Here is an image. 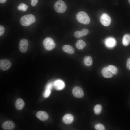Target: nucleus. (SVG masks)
<instances>
[{"mask_svg":"<svg viewBox=\"0 0 130 130\" xmlns=\"http://www.w3.org/2000/svg\"><path fill=\"white\" fill-rule=\"evenodd\" d=\"M36 21L35 16L33 15L29 14L22 16L20 20L21 25L24 26H28Z\"/></svg>","mask_w":130,"mask_h":130,"instance_id":"1","label":"nucleus"},{"mask_svg":"<svg viewBox=\"0 0 130 130\" xmlns=\"http://www.w3.org/2000/svg\"><path fill=\"white\" fill-rule=\"evenodd\" d=\"M76 17L77 21L82 24L87 25L90 22V17L84 12L81 11L79 12L77 14Z\"/></svg>","mask_w":130,"mask_h":130,"instance_id":"2","label":"nucleus"},{"mask_svg":"<svg viewBox=\"0 0 130 130\" xmlns=\"http://www.w3.org/2000/svg\"><path fill=\"white\" fill-rule=\"evenodd\" d=\"M54 8L57 12L61 13H63L66 11L67 7L64 1L62 0H58L55 3Z\"/></svg>","mask_w":130,"mask_h":130,"instance_id":"3","label":"nucleus"},{"mask_svg":"<svg viewBox=\"0 0 130 130\" xmlns=\"http://www.w3.org/2000/svg\"><path fill=\"white\" fill-rule=\"evenodd\" d=\"M43 44L45 48L47 50H51L55 46V44L53 40L49 37H47L44 39Z\"/></svg>","mask_w":130,"mask_h":130,"instance_id":"4","label":"nucleus"},{"mask_svg":"<svg viewBox=\"0 0 130 130\" xmlns=\"http://www.w3.org/2000/svg\"><path fill=\"white\" fill-rule=\"evenodd\" d=\"M100 20L101 24L103 26H106L109 25L111 21L110 17L105 13L103 14L101 16Z\"/></svg>","mask_w":130,"mask_h":130,"instance_id":"5","label":"nucleus"},{"mask_svg":"<svg viewBox=\"0 0 130 130\" xmlns=\"http://www.w3.org/2000/svg\"><path fill=\"white\" fill-rule=\"evenodd\" d=\"M28 45V42L25 39H21L19 44V47L20 51L22 53H25L27 51Z\"/></svg>","mask_w":130,"mask_h":130,"instance_id":"6","label":"nucleus"},{"mask_svg":"<svg viewBox=\"0 0 130 130\" xmlns=\"http://www.w3.org/2000/svg\"><path fill=\"white\" fill-rule=\"evenodd\" d=\"M72 93L74 96L78 98H81L84 95V92L82 89L78 86H75L73 88Z\"/></svg>","mask_w":130,"mask_h":130,"instance_id":"7","label":"nucleus"},{"mask_svg":"<svg viewBox=\"0 0 130 130\" xmlns=\"http://www.w3.org/2000/svg\"><path fill=\"white\" fill-rule=\"evenodd\" d=\"M11 65V62L8 60L6 59L0 60V68L4 71L8 69Z\"/></svg>","mask_w":130,"mask_h":130,"instance_id":"8","label":"nucleus"},{"mask_svg":"<svg viewBox=\"0 0 130 130\" xmlns=\"http://www.w3.org/2000/svg\"><path fill=\"white\" fill-rule=\"evenodd\" d=\"M2 127L4 130H11L14 128L15 124L13 121H8L5 122L2 124Z\"/></svg>","mask_w":130,"mask_h":130,"instance_id":"9","label":"nucleus"},{"mask_svg":"<svg viewBox=\"0 0 130 130\" xmlns=\"http://www.w3.org/2000/svg\"><path fill=\"white\" fill-rule=\"evenodd\" d=\"M53 84V87L57 90H61L63 89L65 87L64 83L60 80H57L55 81Z\"/></svg>","mask_w":130,"mask_h":130,"instance_id":"10","label":"nucleus"},{"mask_svg":"<svg viewBox=\"0 0 130 130\" xmlns=\"http://www.w3.org/2000/svg\"><path fill=\"white\" fill-rule=\"evenodd\" d=\"M89 33V30L87 29H83L81 31H77L74 33V36L76 38H79L87 35Z\"/></svg>","mask_w":130,"mask_h":130,"instance_id":"11","label":"nucleus"},{"mask_svg":"<svg viewBox=\"0 0 130 130\" xmlns=\"http://www.w3.org/2000/svg\"><path fill=\"white\" fill-rule=\"evenodd\" d=\"M36 116L38 118L42 121L47 120L49 117L48 114L43 111H39L37 113Z\"/></svg>","mask_w":130,"mask_h":130,"instance_id":"12","label":"nucleus"},{"mask_svg":"<svg viewBox=\"0 0 130 130\" xmlns=\"http://www.w3.org/2000/svg\"><path fill=\"white\" fill-rule=\"evenodd\" d=\"M106 46L108 48H112L116 44L115 39L112 37H109L107 38L105 41Z\"/></svg>","mask_w":130,"mask_h":130,"instance_id":"13","label":"nucleus"},{"mask_svg":"<svg viewBox=\"0 0 130 130\" xmlns=\"http://www.w3.org/2000/svg\"><path fill=\"white\" fill-rule=\"evenodd\" d=\"M74 119V117L72 115L70 114H67L63 116L62 120L65 123L69 124L72 122Z\"/></svg>","mask_w":130,"mask_h":130,"instance_id":"14","label":"nucleus"},{"mask_svg":"<svg viewBox=\"0 0 130 130\" xmlns=\"http://www.w3.org/2000/svg\"><path fill=\"white\" fill-rule=\"evenodd\" d=\"M102 73L104 77L107 78L112 77L113 74L107 67H104L102 69Z\"/></svg>","mask_w":130,"mask_h":130,"instance_id":"15","label":"nucleus"},{"mask_svg":"<svg viewBox=\"0 0 130 130\" xmlns=\"http://www.w3.org/2000/svg\"><path fill=\"white\" fill-rule=\"evenodd\" d=\"M25 103L23 100L21 98H18L16 101L15 106L16 108L18 110H22L24 107Z\"/></svg>","mask_w":130,"mask_h":130,"instance_id":"16","label":"nucleus"},{"mask_svg":"<svg viewBox=\"0 0 130 130\" xmlns=\"http://www.w3.org/2000/svg\"><path fill=\"white\" fill-rule=\"evenodd\" d=\"M62 49L64 52L69 54H72L74 52V48L71 46L68 45H64L62 47Z\"/></svg>","mask_w":130,"mask_h":130,"instance_id":"17","label":"nucleus"},{"mask_svg":"<svg viewBox=\"0 0 130 130\" xmlns=\"http://www.w3.org/2000/svg\"><path fill=\"white\" fill-rule=\"evenodd\" d=\"M86 45V43L83 40L81 39L78 40L75 44L76 47L79 50L83 49Z\"/></svg>","mask_w":130,"mask_h":130,"instance_id":"18","label":"nucleus"},{"mask_svg":"<svg viewBox=\"0 0 130 130\" xmlns=\"http://www.w3.org/2000/svg\"><path fill=\"white\" fill-rule=\"evenodd\" d=\"M122 43L125 46H128L130 43V35L127 34L124 35L123 37Z\"/></svg>","mask_w":130,"mask_h":130,"instance_id":"19","label":"nucleus"},{"mask_svg":"<svg viewBox=\"0 0 130 130\" xmlns=\"http://www.w3.org/2000/svg\"><path fill=\"white\" fill-rule=\"evenodd\" d=\"M83 61L84 65L87 66H91L93 63L92 58L90 56L85 57L84 58Z\"/></svg>","mask_w":130,"mask_h":130,"instance_id":"20","label":"nucleus"},{"mask_svg":"<svg viewBox=\"0 0 130 130\" xmlns=\"http://www.w3.org/2000/svg\"><path fill=\"white\" fill-rule=\"evenodd\" d=\"M102 107L99 104L96 105L94 108V111L96 115L100 114L102 110Z\"/></svg>","mask_w":130,"mask_h":130,"instance_id":"21","label":"nucleus"},{"mask_svg":"<svg viewBox=\"0 0 130 130\" xmlns=\"http://www.w3.org/2000/svg\"><path fill=\"white\" fill-rule=\"evenodd\" d=\"M28 8V6L27 5L23 3H20L17 6L18 10L24 12L26 11Z\"/></svg>","mask_w":130,"mask_h":130,"instance_id":"22","label":"nucleus"},{"mask_svg":"<svg viewBox=\"0 0 130 130\" xmlns=\"http://www.w3.org/2000/svg\"><path fill=\"white\" fill-rule=\"evenodd\" d=\"M107 67L113 74L116 75L117 73L118 70L116 67L113 65H110Z\"/></svg>","mask_w":130,"mask_h":130,"instance_id":"23","label":"nucleus"},{"mask_svg":"<svg viewBox=\"0 0 130 130\" xmlns=\"http://www.w3.org/2000/svg\"><path fill=\"white\" fill-rule=\"evenodd\" d=\"M95 128L96 130H105V127L101 123H98L96 124L95 126Z\"/></svg>","mask_w":130,"mask_h":130,"instance_id":"24","label":"nucleus"},{"mask_svg":"<svg viewBox=\"0 0 130 130\" xmlns=\"http://www.w3.org/2000/svg\"><path fill=\"white\" fill-rule=\"evenodd\" d=\"M51 90L46 89L43 94V96L45 98H47L50 95Z\"/></svg>","mask_w":130,"mask_h":130,"instance_id":"25","label":"nucleus"},{"mask_svg":"<svg viewBox=\"0 0 130 130\" xmlns=\"http://www.w3.org/2000/svg\"><path fill=\"white\" fill-rule=\"evenodd\" d=\"M5 32V28L3 26H0V36L2 35Z\"/></svg>","mask_w":130,"mask_h":130,"instance_id":"26","label":"nucleus"},{"mask_svg":"<svg viewBox=\"0 0 130 130\" xmlns=\"http://www.w3.org/2000/svg\"><path fill=\"white\" fill-rule=\"evenodd\" d=\"M31 5L32 6H35L38 3V0H31Z\"/></svg>","mask_w":130,"mask_h":130,"instance_id":"27","label":"nucleus"},{"mask_svg":"<svg viewBox=\"0 0 130 130\" xmlns=\"http://www.w3.org/2000/svg\"><path fill=\"white\" fill-rule=\"evenodd\" d=\"M53 86V84L52 82L49 83L47 85L46 89L51 90L52 87Z\"/></svg>","mask_w":130,"mask_h":130,"instance_id":"28","label":"nucleus"},{"mask_svg":"<svg viewBox=\"0 0 130 130\" xmlns=\"http://www.w3.org/2000/svg\"><path fill=\"white\" fill-rule=\"evenodd\" d=\"M126 65L127 68L130 70V58H128L127 60Z\"/></svg>","mask_w":130,"mask_h":130,"instance_id":"29","label":"nucleus"},{"mask_svg":"<svg viewBox=\"0 0 130 130\" xmlns=\"http://www.w3.org/2000/svg\"><path fill=\"white\" fill-rule=\"evenodd\" d=\"M7 0H0V2L1 3H5Z\"/></svg>","mask_w":130,"mask_h":130,"instance_id":"30","label":"nucleus"},{"mask_svg":"<svg viewBox=\"0 0 130 130\" xmlns=\"http://www.w3.org/2000/svg\"><path fill=\"white\" fill-rule=\"evenodd\" d=\"M128 1L130 5V0H128Z\"/></svg>","mask_w":130,"mask_h":130,"instance_id":"31","label":"nucleus"}]
</instances>
